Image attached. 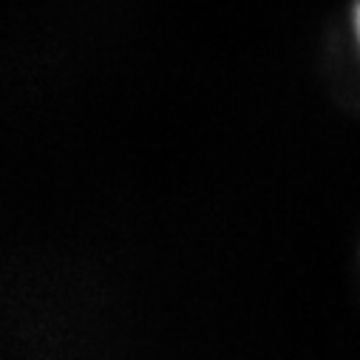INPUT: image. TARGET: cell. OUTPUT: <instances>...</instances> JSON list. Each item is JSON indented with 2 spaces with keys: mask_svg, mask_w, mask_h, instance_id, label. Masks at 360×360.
<instances>
[{
  "mask_svg": "<svg viewBox=\"0 0 360 360\" xmlns=\"http://www.w3.org/2000/svg\"><path fill=\"white\" fill-rule=\"evenodd\" d=\"M354 32H357V40H360V4H357V12H354Z\"/></svg>",
  "mask_w": 360,
  "mask_h": 360,
  "instance_id": "1",
  "label": "cell"
}]
</instances>
